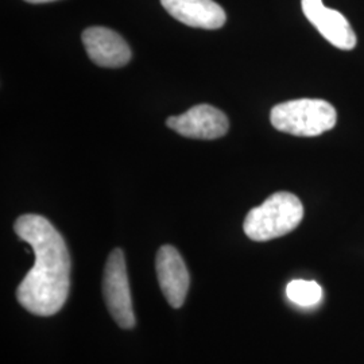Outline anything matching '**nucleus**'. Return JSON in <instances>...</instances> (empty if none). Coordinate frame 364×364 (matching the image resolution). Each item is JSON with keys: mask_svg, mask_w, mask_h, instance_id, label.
Wrapping results in <instances>:
<instances>
[{"mask_svg": "<svg viewBox=\"0 0 364 364\" xmlns=\"http://www.w3.org/2000/svg\"><path fill=\"white\" fill-rule=\"evenodd\" d=\"M306 19L324 38L341 50H352L356 46V34L346 16L328 9L323 0H301Z\"/></svg>", "mask_w": 364, "mask_h": 364, "instance_id": "nucleus-6", "label": "nucleus"}, {"mask_svg": "<svg viewBox=\"0 0 364 364\" xmlns=\"http://www.w3.org/2000/svg\"><path fill=\"white\" fill-rule=\"evenodd\" d=\"M27 3H33V4H41V3H49V1H55V0H25Z\"/></svg>", "mask_w": 364, "mask_h": 364, "instance_id": "nucleus-11", "label": "nucleus"}, {"mask_svg": "<svg viewBox=\"0 0 364 364\" xmlns=\"http://www.w3.org/2000/svg\"><path fill=\"white\" fill-rule=\"evenodd\" d=\"M166 124L185 138L205 141L221 138L230 129L225 114L209 105H195L182 115L170 117Z\"/></svg>", "mask_w": 364, "mask_h": 364, "instance_id": "nucleus-5", "label": "nucleus"}, {"mask_svg": "<svg viewBox=\"0 0 364 364\" xmlns=\"http://www.w3.org/2000/svg\"><path fill=\"white\" fill-rule=\"evenodd\" d=\"M82 43L90 58L103 68H122L131 60L129 43L117 31L107 27H88L82 33Z\"/></svg>", "mask_w": 364, "mask_h": 364, "instance_id": "nucleus-8", "label": "nucleus"}, {"mask_svg": "<svg viewBox=\"0 0 364 364\" xmlns=\"http://www.w3.org/2000/svg\"><path fill=\"white\" fill-rule=\"evenodd\" d=\"M164 9L183 25L205 30L224 26L225 13L213 0H161Z\"/></svg>", "mask_w": 364, "mask_h": 364, "instance_id": "nucleus-9", "label": "nucleus"}, {"mask_svg": "<svg viewBox=\"0 0 364 364\" xmlns=\"http://www.w3.org/2000/svg\"><path fill=\"white\" fill-rule=\"evenodd\" d=\"M274 129L296 136H317L332 130L338 115L333 105L320 99H297L275 105L270 114Z\"/></svg>", "mask_w": 364, "mask_h": 364, "instance_id": "nucleus-3", "label": "nucleus"}, {"mask_svg": "<svg viewBox=\"0 0 364 364\" xmlns=\"http://www.w3.org/2000/svg\"><path fill=\"white\" fill-rule=\"evenodd\" d=\"M103 293L107 308L117 326L123 329L135 326L126 260L120 248L114 250L105 263Z\"/></svg>", "mask_w": 364, "mask_h": 364, "instance_id": "nucleus-4", "label": "nucleus"}, {"mask_svg": "<svg viewBox=\"0 0 364 364\" xmlns=\"http://www.w3.org/2000/svg\"><path fill=\"white\" fill-rule=\"evenodd\" d=\"M287 299L299 306L317 305L323 299V289L314 281L294 279L287 287Z\"/></svg>", "mask_w": 364, "mask_h": 364, "instance_id": "nucleus-10", "label": "nucleus"}, {"mask_svg": "<svg viewBox=\"0 0 364 364\" xmlns=\"http://www.w3.org/2000/svg\"><path fill=\"white\" fill-rule=\"evenodd\" d=\"M14 230L36 255L33 269L16 289V299L36 316L60 312L70 287V255L64 237L48 219L31 213L15 221Z\"/></svg>", "mask_w": 364, "mask_h": 364, "instance_id": "nucleus-1", "label": "nucleus"}, {"mask_svg": "<svg viewBox=\"0 0 364 364\" xmlns=\"http://www.w3.org/2000/svg\"><path fill=\"white\" fill-rule=\"evenodd\" d=\"M156 275L161 290L171 308H181L191 284L186 264L180 252L169 245L159 248L156 259Z\"/></svg>", "mask_w": 364, "mask_h": 364, "instance_id": "nucleus-7", "label": "nucleus"}, {"mask_svg": "<svg viewBox=\"0 0 364 364\" xmlns=\"http://www.w3.org/2000/svg\"><path fill=\"white\" fill-rule=\"evenodd\" d=\"M304 218V207L297 196L277 192L247 213L243 230L254 242H267L290 234Z\"/></svg>", "mask_w": 364, "mask_h": 364, "instance_id": "nucleus-2", "label": "nucleus"}]
</instances>
